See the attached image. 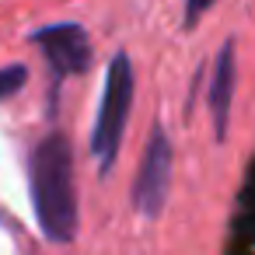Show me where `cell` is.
<instances>
[{"instance_id": "obj_2", "label": "cell", "mask_w": 255, "mask_h": 255, "mask_svg": "<svg viewBox=\"0 0 255 255\" xmlns=\"http://www.w3.org/2000/svg\"><path fill=\"white\" fill-rule=\"evenodd\" d=\"M129 112H133V63H129L126 53H116L112 63H109L98 119H95V129H91V154H95L102 175H109L116 157H119Z\"/></svg>"}, {"instance_id": "obj_7", "label": "cell", "mask_w": 255, "mask_h": 255, "mask_svg": "<svg viewBox=\"0 0 255 255\" xmlns=\"http://www.w3.org/2000/svg\"><path fill=\"white\" fill-rule=\"evenodd\" d=\"M210 7H213V0H185V25L192 28V25H196Z\"/></svg>"}, {"instance_id": "obj_3", "label": "cell", "mask_w": 255, "mask_h": 255, "mask_svg": "<svg viewBox=\"0 0 255 255\" xmlns=\"http://www.w3.org/2000/svg\"><path fill=\"white\" fill-rule=\"evenodd\" d=\"M168 189H171V140L164 133V126L157 123L150 129V140H147V150H143V164H140V175H136V206L147 220L161 217L164 210V199H168Z\"/></svg>"}, {"instance_id": "obj_4", "label": "cell", "mask_w": 255, "mask_h": 255, "mask_svg": "<svg viewBox=\"0 0 255 255\" xmlns=\"http://www.w3.org/2000/svg\"><path fill=\"white\" fill-rule=\"evenodd\" d=\"M32 42L46 53L49 67L67 77V74H84L91 67V39L81 25L74 21H60V25H46L39 32H32Z\"/></svg>"}, {"instance_id": "obj_1", "label": "cell", "mask_w": 255, "mask_h": 255, "mask_svg": "<svg viewBox=\"0 0 255 255\" xmlns=\"http://www.w3.org/2000/svg\"><path fill=\"white\" fill-rule=\"evenodd\" d=\"M32 206L42 234L56 245L77 234V185H74V150L63 133H49L28 157Z\"/></svg>"}, {"instance_id": "obj_6", "label": "cell", "mask_w": 255, "mask_h": 255, "mask_svg": "<svg viewBox=\"0 0 255 255\" xmlns=\"http://www.w3.org/2000/svg\"><path fill=\"white\" fill-rule=\"evenodd\" d=\"M25 81H28V70H25L21 63L0 67V102H4V98H11V95H18V91L25 88Z\"/></svg>"}, {"instance_id": "obj_5", "label": "cell", "mask_w": 255, "mask_h": 255, "mask_svg": "<svg viewBox=\"0 0 255 255\" xmlns=\"http://www.w3.org/2000/svg\"><path fill=\"white\" fill-rule=\"evenodd\" d=\"M234 84H238V46H234V39H227V42L220 46L217 63H213V81H210V95H206V105H210V116H213L217 140L227 136L231 105H234Z\"/></svg>"}]
</instances>
